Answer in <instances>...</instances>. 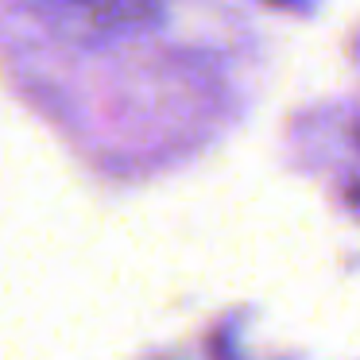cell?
Returning a JSON list of instances; mask_svg holds the SVG:
<instances>
[{
    "label": "cell",
    "instance_id": "cell-2",
    "mask_svg": "<svg viewBox=\"0 0 360 360\" xmlns=\"http://www.w3.org/2000/svg\"><path fill=\"white\" fill-rule=\"evenodd\" d=\"M349 202H352V210L360 213V128H356V163H352V171H349Z\"/></svg>",
    "mask_w": 360,
    "mask_h": 360
},
{
    "label": "cell",
    "instance_id": "cell-1",
    "mask_svg": "<svg viewBox=\"0 0 360 360\" xmlns=\"http://www.w3.org/2000/svg\"><path fill=\"white\" fill-rule=\"evenodd\" d=\"M27 4L58 39L82 47L151 32L167 12V0H27Z\"/></svg>",
    "mask_w": 360,
    "mask_h": 360
},
{
    "label": "cell",
    "instance_id": "cell-3",
    "mask_svg": "<svg viewBox=\"0 0 360 360\" xmlns=\"http://www.w3.org/2000/svg\"><path fill=\"white\" fill-rule=\"evenodd\" d=\"M259 4H271V8H310L314 0H259Z\"/></svg>",
    "mask_w": 360,
    "mask_h": 360
}]
</instances>
